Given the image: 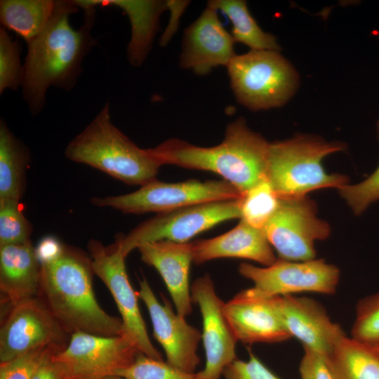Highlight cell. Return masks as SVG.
Listing matches in <instances>:
<instances>
[{"instance_id":"cell-31","label":"cell","mask_w":379,"mask_h":379,"mask_svg":"<svg viewBox=\"0 0 379 379\" xmlns=\"http://www.w3.org/2000/svg\"><path fill=\"white\" fill-rule=\"evenodd\" d=\"M20 206V202L0 203V246L31 240L32 227Z\"/></svg>"},{"instance_id":"cell-23","label":"cell","mask_w":379,"mask_h":379,"mask_svg":"<svg viewBox=\"0 0 379 379\" xmlns=\"http://www.w3.org/2000/svg\"><path fill=\"white\" fill-rule=\"evenodd\" d=\"M326 358L334 379H379V346L345 335Z\"/></svg>"},{"instance_id":"cell-16","label":"cell","mask_w":379,"mask_h":379,"mask_svg":"<svg viewBox=\"0 0 379 379\" xmlns=\"http://www.w3.org/2000/svg\"><path fill=\"white\" fill-rule=\"evenodd\" d=\"M270 299L291 338L300 340L305 348L327 357L345 335L324 307L313 299L292 295Z\"/></svg>"},{"instance_id":"cell-6","label":"cell","mask_w":379,"mask_h":379,"mask_svg":"<svg viewBox=\"0 0 379 379\" xmlns=\"http://www.w3.org/2000/svg\"><path fill=\"white\" fill-rule=\"evenodd\" d=\"M227 68L236 99L251 110L280 107L298 88L297 72L279 51L251 50L236 55Z\"/></svg>"},{"instance_id":"cell-25","label":"cell","mask_w":379,"mask_h":379,"mask_svg":"<svg viewBox=\"0 0 379 379\" xmlns=\"http://www.w3.org/2000/svg\"><path fill=\"white\" fill-rule=\"evenodd\" d=\"M28 153L8 128L0 122V203L20 202L25 186Z\"/></svg>"},{"instance_id":"cell-13","label":"cell","mask_w":379,"mask_h":379,"mask_svg":"<svg viewBox=\"0 0 379 379\" xmlns=\"http://www.w3.org/2000/svg\"><path fill=\"white\" fill-rule=\"evenodd\" d=\"M67 333L43 301L35 297L11 307L0 329V363L44 347L63 350Z\"/></svg>"},{"instance_id":"cell-35","label":"cell","mask_w":379,"mask_h":379,"mask_svg":"<svg viewBox=\"0 0 379 379\" xmlns=\"http://www.w3.org/2000/svg\"><path fill=\"white\" fill-rule=\"evenodd\" d=\"M299 371L302 379H334L326 356L304 347Z\"/></svg>"},{"instance_id":"cell-28","label":"cell","mask_w":379,"mask_h":379,"mask_svg":"<svg viewBox=\"0 0 379 379\" xmlns=\"http://www.w3.org/2000/svg\"><path fill=\"white\" fill-rule=\"evenodd\" d=\"M116 375L124 379H200L196 373L184 372L142 352H138L133 362Z\"/></svg>"},{"instance_id":"cell-9","label":"cell","mask_w":379,"mask_h":379,"mask_svg":"<svg viewBox=\"0 0 379 379\" xmlns=\"http://www.w3.org/2000/svg\"><path fill=\"white\" fill-rule=\"evenodd\" d=\"M138 352L124 334L103 336L75 332L65 347L51 359L64 379H105L131 365Z\"/></svg>"},{"instance_id":"cell-34","label":"cell","mask_w":379,"mask_h":379,"mask_svg":"<svg viewBox=\"0 0 379 379\" xmlns=\"http://www.w3.org/2000/svg\"><path fill=\"white\" fill-rule=\"evenodd\" d=\"M222 376L225 379H280L251 352L248 361L237 359L229 364Z\"/></svg>"},{"instance_id":"cell-7","label":"cell","mask_w":379,"mask_h":379,"mask_svg":"<svg viewBox=\"0 0 379 379\" xmlns=\"http://www.w3.org/2000/svg\"><path fill=\"white\" fill-rule=\"evenodd\" d=\"M241 192L229 182L188 180L179 182H164L155 180L131 193L105 197H94L97 206L111 207L125 213H161L191 205L237 199Z\"/></svg>"},{"instance_id":"cell-17","label":"cell","mask_w":379,"mask_h":379,"mask_svg":"<svg viewBox=\"0 0 379 379\" xmlns=\"http://www.w3.org/2000/svg\"><path fill=\"white\" fill-rule=\"evenodd\" d=\"M234 40L222 25L217 11L206 6L185 30L180 65L201 76L227 66L237 55Z\"/></svg>"},{"instance_id":"cell-11","label":"cell","mask_w":379,"mask_h":379,"mask_svg":"<svg viewBox=\"0 0 379 379\" xmlns=\"http://www.w3.org/2000/svg\"><path fill=\"white\" fill-rule=\"evenodd\" d=\"M239 272L253 281V287L248 288L251 293L266 298L302 292L333 294L340 277L338 267L322 259L293 261L279 258L265 267L241 263Z\"/></svg>"},{"instance_id":"cell-5","label":"cell","mask_w":379,"mask_h":379,"mask_svg":"<svg viewBox=\"0 0 379 379\" xmlns=\"http://www.w3.org/2000/svg\"><path fill=\"white\" fill-rule=\"evenodd\" d=\"M343 149L340 142L302 135L270 143L266 178L279 199L305 197L324 188L339 190L347 185V177L327 173L321 162Z\"/></svg>"},{"instance_id":"cell-36","label":"cell","mask_w":379,"mask_h":379,"mask_svg":"<svg viewBox=\"0 0 379 379\" xmlns=\"http://www.w3.org/2000/svg\"><path fill=\"white\" fill-rule=\"evenodd\" d=\"M63 244L53 237L43 239L35 247L36 256L42 263L55 258L62 251Z\"/></svg>"},{"instance_id":"cell-4","label":"cell","mask_w":379,"mask_h":379,"mask_svg":"<svg viewBox=\"0 0 379 379\" xmlns=\"http://www.w3.org/2000/svg\"><path fill=\"white\" fill-rule=\"evenodd\" d=\"M65 154L72 161L131 185L142 186L157 180L161 166L149 149L140 148L112 124L108 103L69 142Z\"/></svg>"},{"instance_id":"cell-24","label":"cell","mask_w":379,"mask_h":379,"mask_svg":"<svg viewBox=\"0 0 379 379\" xmlns=\"http://www.w3.org/2000/svg\"><path fill=\"white\" fill-rule=\"evenodd\" d=\"M56 6L53 0H1L0 18L4 28L27 44L37 37L51 21Z\"/></svg>"},{"instance_id":"cell-14","label":"cell","mask_w":379,"mask_h":379,"mask_svg":"<svg viewBox=\"0 0 379 379\" xmlns=\"http://www.w3.org/2000/svg\"><path fill=\"white\" fill-rule=\"evenodd\" d=\"M192 302L202 317L201 339L205 350L204 368L196 373L200 379H220L224 369L237 359V340L224 314V302L217 295L211 277L197 278L191 288Z\"/></svg>"},{"instance_id":"cell-22","label":"cell","mask_w":379,"mask_h":379,"mask_svg":"<svg viewBox=\"0 0 379 379\" xmlns=\"http://www.w3.org/2000/svg\"><path fill=\"white\" fill-rule=\"evenodd\" d=\"M79 8L114 6L128 16L131 25V39L128 46V58L132 65H140L149 52L157 32L160 15L168 8L165 1L77 0Z\"/></svg>"},{"instance_id":"cell-10","label":"cell","mask_w":379,"mask_h":379,"mask_svg":"<svg viewBox=\"0 0 379 379\" xmlns=\"http://www.w3.org/2000/svg\"><path fill=\"white\" fill-rule=\"evenodd\" d=\"M93 272L109 290L121 316L124 335L131 338L140 352L163 360L161 354L152 345L142 317L138 293L130 284L125 259L118 240L110 246L91 239L87 245Z\"/></svg>"},{"instance_id":"cell-8","label":"cell","mask_w":379,"mask_h":379,"mask_svg":"<svg viewBox=\"0 0 379 379\" xmlns=\"http://www.w3.org/2000/svg\"><path fill=\"white\" fill-rule=\"evenodd\" d=\"M240 199L194 204L158 213L117 240L126 257L148 242L166 240L187 243L222 222L241 218Z\"/></svg>"},{"instance_id":"cell-12","label":"cell","mask_w":379,"mask_h":379,"mask_svg":"<svg viewBox=\"0 0 379 379\" xmlns=\"http://www.w3.org/2000/svg\"><path fill=\"white\" fill-rule=\"evenodd\" d=\"M262 230L279 258L293 261L314 259L315 241L330 234L328 224L317 217L316 206L306 196L280 199Z\"/></svg>"},{"instance_id":"cell-20","label":"cell","mask_w":379,"mask_h":379,"mask_svg":"<svg viewBox=\"0 0 379 379\" xmlns=\"http://www.w3.org/2000/svg\"><path fill=\"white\" fill-rule=\"evenodd\" d=\"M190 244L192 260L196 264L218 258H234L269 266L277 260L263 230L255 228L242 220L222 234L197 240Z\"/></svg>"},{"instance_id":"cell-15","label":"cell","mask_w":379,"mask_h":379,"mask_svg":"<svg viewBox=\"0 0 379 379\" xmlns=\"http://www.w3.org/2000/svg\"><path fill=\"white\" fill-rule=\"evenodd\" d=\"M137 293L148 310L154 336L166 353V362L184 372L195 373L200 362L197 354L200 331L175 314L168 300L160 303L145 277Z\"/></svg>"},{"instance_id":"cell-33","label":"cell","mask_w":379,"mask_h":379,"mask_svg":"<svg viewBox=\"0 0 379 379\" xmlns=\"http://www.w3.org/2000/svg\"><path fill=\"white\" fill-rule=\"evenodd\" d=\"M58 351L60 350L53 347L40 348L8 362L0 363V379H32L44 360Z\"/></svg>"},{"instance_id":"cell-18","label":"cell","mask_w":379,"mask_h":379,"mask_svg":"<svg viewBox=\"0 0 379 379\" xmlns=\"http://www.w3.org/2000/svg\"><path fill=\"white\" fill-rule=\"evenodd\" d=\"M224 314L237 341L244 344L281 343L291 338L270 298L248 289L224 303Z\"/></svg>"},{"instance_id":"cell-30","label":"cell","mask_w":379,"mask_h":379,"mask_svg":"<svg viewBox=\"0 0 379 379\" xmlns=\"http://www.w3.org/2000/svg\"><path fill=\"white\" fill-rule=\"evenodd\" d=\"M20 47L5 28L0 29V93L15 90L22 85L23 66L20 65Z\"/></svg>"},{"instance_id":"cell-19","label":"cell","mask_w":379,"mask_h":379,"mask_svg":"<svg viewBox=\"0 0 379 379\" xmlns=\"http://www.w3.org/2000/svg\"><path fill=\"white\" fill-rule=\"evenodd\" d=\"M141 260L154 267L162 277L177 313L187 317L192 311L190 288V269L192 260L190 243L157 241L145 243L138 248Z\"/></svg>"},{"instance_id":"cell-29","label":"cell","mask_w":379,"mask_h":379,"mask_svg":"<svg viewBox=\"0 0 379 379\" xmlns=\"http://www.w3.org/2000/svg\"><path fill=\"white\" fill-rule=\"evenodd\" d=\"M351 337L379 346V291L357 302Z\"/></svg>"},{"instance_id":"cell-32","label":"cell","mask_w":379,"mask_h":379,"mask_svg":"<svg viewBox=\"0 0 379 379\" xmlns=\"http://www.w3.org/2000/svg\"><path fill=\"white\" fill-rule=\"evenodd\" d=\"M379 137V121L377 123ZM353 213L361 215L372 204L379 200V166L368 178L354 185H346L339 189Z\"/></svg>"},{"instance_id":"cell-3","label":"cell","mask_w":379,"mask_h":379,"mask_svg":"<svg viewBox=\"0 0 379 379\" xmlns=\"http://www.w3.org/2000/svg\"><path fill=\"white\" fill-rule=\"evenodd\" d=\"M270 144L240 117L228 124L224 140L215 146L199 147L170 138L149 150L161 166L172 164L217 173L243 196L267 178Z\"/></svg>"},{"instance_id":"cell-37","label":"cell","mask_w":379,"mask_h":379,"mask_svg":"<svg viewBox=\"0 0 379 379\" xmlns=\"http://www.w3.org/2000/svg\"><path fill=\"white\" fill-rule=\"evenodd\" d=\"M53 354L44 360L32 379H64L59 367L51 359Z\"/></svg>"},{"instance_id":"cell-38","label":"cell","mask_w":379,"mask_h":379,"mask_svg":"<svg viewBox=\"0 0 379 379\" xmlns=\"http://www.w3.org/2000/svg\"><path fill=\"white\" fill-rule=\"evenodd\" d=\"M105 379H124V378L119 375H111L106 378Z\"/></svg>"},{"instance_id":"cell-21","label":"cell","mask_w":379,"mask_h":379,"mask_svg":"<svg viewBox=\"0 0 379 379\" xmlns=\"http://www.w3.org/2000/svg\"><path fill=\"white\" fill-rule=\"evenodd\" d=\"M41 263L31 240L0 246V291L9 307L38 297Z\"/></svg>"},{"instance_id":"cell-2","label":"cell","mask_w":379,"mask_h":379,"mask_svg":"<svg viewBox=\"0 0 379 379\" xmlns=\"http://www.w3.org/2000/svg\"><path fill=\"white\" fill-rule=\"evenodd\" d=\"M93 274L90 256L63 244L58 256L41 263L38 297L69 335H124L121 319L105 312L95 298Z\"/></svg>"},{"instance_id":"cell-27","label":"cell","mask_w":379,"mask_h":379,"mask_svg":"<svg viewBox=\"0 0 379 379\" xmlns=\"http://www.w3.org/2000/svg\"><path fill=\"white\" fill-rule=\"evenodd\" d=\"M279 202L280 199L265 178L251 188L240 199V220L262 230L277 210Z\"/></svg>"},{"instance_id":"cell-26","label":"cell","mask_w":379,"mask_h":379,"mask_svg":"<svg viewBox=\"0 0 379 379\" xmlns=\"http://www.w3.org/2000/svg\"><path fill=\"white\" fill-rule=\"evenodd\" d=\"M207 6L223 13L232 23L231 35L235 42L254 51H276L280 47L276 37L264 32L248 11L242 0H211Z\"/></svg>"},{"instance_id":"cell-1","label":"cell","mask_w":379,"mask_h":379,"mask_svg":"<svg viewBox=\"0 0 379 379\" xmlns=\"http://www.w3.org/2000/svg\"><path fill=\"white\" fill-rule=\"evenodd\" d=\"M79 8L73 1H56L54 14L44 30L28 43L23 65V98L33 114L45 104L51 86L69 90L81 74L82 61L95 41L91 34L93 7H86L84 24L74 29L70 14Z\"/></svg>"}]
</instances>
